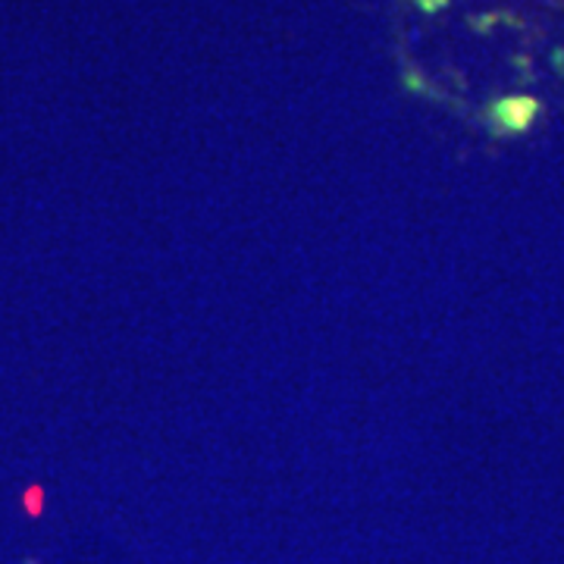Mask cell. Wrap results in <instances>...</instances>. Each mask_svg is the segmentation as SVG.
<instances>
[{"mask_svg": "<svg viewBox=\"0 0 564 564\" xmlns=\"http://www.w3.org/2000/svg\"><path fill=\"white\" fill-rule=\"evenodd\" d=\"M417 3H421L423 10H440V7H445L448 0H417Z\"/></svg>", "mask_w": 564, "mask_h": 564, "instance_id": "2", "label": "cell"}, {"mask_svg": "<svg viewBox=\"0 0 564 564\" xmlns=\"http://www.w3.org/2000/svg\"><path fill=\"white\" fill-rule=\"evenodd\" d=\"M536 110H540V104L533 101V98H505L496 107V120L505 129H511V132H524L527 126L533 122V117H536Z\"/></svg>", "mask_w": 564, "mask_h": 564, "instance_id": "1", "label": "cell"}]
</instances>
